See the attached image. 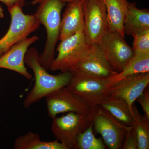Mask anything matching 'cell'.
Masks as SVG:
<instances>
[{
	"label": "cell",
	"instance_id": "6da1fadb",
	"mask_svg": "<svg viewBox=\"0 0 149 149\" xmlns=\"http://www.w3.org/2000/svg\"><path fill=\"white\" fill-rule=\"evenodd\" d=\"M39 56L38 51L32 48L28 49L24 57L25 64L32 70L35 77L34 86L23 101V106L25 108L66 87L72 76L70 72H61L56 75L49 74L40 64Z\"/></svg>",
	"mask_w": 149,
	"mask_h": 149
},
{
	"label": "cell",
	"instance_id": "7a4b0ae2",
	"mask_svg": "<svg viewBox=\"0 0 149 149\" xmlns=\"http://www.w3.org/2000/svg\"><path fill=\"white\" fill-rule=\"evenodd\" d=\"M35 13L47 31V40L42 53L39 56L40 64L50 69L54 59L56 45L59 40L61 13L65 3L61 0H45L39 4Z\"/></svg>",
	"mask_w": 149,
	"mask_h": 149
},
{
	"label": "cell",
	"instance_id": "3957f363",
	"mask_svg": "<svg viewBox=\"0 0 149 149\" xmlns=\"http://www.w3.org/2000/svg\"><path fill=\"white\" fill-rule=\"evenodd\" d=\"M70 72L71 78L65 87L90 106L99 108L110 95L104 79L75 68Z\"/></svg>",
	"mask_w": 149,
	"mask_h": 149
},
{
	"label": "cell",
	"instance_id": "277c9868",
	"mask_svg": "<svg viewBox=\"0 0 149 149\" xmlns=\"http://www.w3.org/2000/svg\"><path fill=\"white\" fill-rule=\"evenodd\" d=\"M48 115L53 118L60 113L74 112L94 122L99 108L89 106L66 87L62 88L46 97Z\"/></svg>",
	"mask_w": 149,
	"mask_h": 149
},
{
	"label": "cell",
	"instance_id": "5b68a950",
	"mask_svg": "<svg viewBox=\"0 0 149 149\" xmlns=\"http://www.w3.org/2000/svg\"><path fill=\"white\" fill-rule=\"evenodd\" d=\"M91 46L86 41L84 31H79L61 41L57 49V56L50 69L52 71L70 72L85 57Z\"/></svg>",
	"mask_w": 149,
	"mask_h": 149
},
{
	"label": "cell",
	"instance_id": "8992f818",
	"mask_svg": "<svg viewBox=\"0 0 149 149\" xmlns=\"http://www.w3.org/2000/svg\"><path fill=\"white\" fill-rule=\"evenodd\" d=\"M84 32L89 45H99L109 32L107 11L103 0L83 1Z\"/></svg>",
	"mask_w": 149,
	"mask_h": 149
},
{
	"label": "cell",
	"instance_id": "52a82bcc",
	"mask_svg": "<svg viewBox=\"0 0 149 149\" xmlns=\"http://www.w3.org/2000/svg\"><path fill=\"white\" fill-rule=\"evenodd\" d=\"M8 10L11 17L10 24L5 35L0 39V56L19 41L37 30L40 24L35 14H26L20 7L15 6Z\"/></svg>",
	"mask_w": 149,
	"mask_h": 149
},
{
	"label": "cell",
	"instance_id": "ba28073f",
	"mask_svg": "<svg viewBox=\"0 0 149 149\" xmlns=\"http://www.w3.org/2000/svg\"><path fill=\"white\" fill-rule=\"evenodd\" d=\"M88 119L70 112L53 118L51 130L56 140L67 149H78L77 141L80 133L93 124Z\"/></svg>",
	"mask_w": 149,
	"mask_h": 149
},
{
	"label": "cell",
	"instance_id": "9c48e42d",
	"mask_svg": "<svg viewBox=\"0 0 149 149\" xmlns=\"http://www.w3.org/2000/svg\"><path fill=\"white\" fill-rule=\"evenodd\" d=\"M105 57L115 72L123 70L133 57L134 50L125 37L116 32H109L98 45Z\"/></svg>",
	"mask_w": 149,
	"mask_h": 149
},
{
	"label": "cell",
	"instance_id": "30bf717a",
	"mask_svg": "<svg viewBox=\"0 0 149 149\" xmlns=\"http://www.w3.org/2000/svg\"><path fill=\"white\" fill-rule=\"evenodd\" d=\"M93 125L96 133L101 135L111 149H121L126 132L132 128L122 125L100 107Z\"/></svg>",
	"mask_w": 149,
	"mask_h": 149
},
{
	"label": "cell",
	"instance_id": "8fae6325",
	"mask_svg": "<svg viewBox=\"0 0 149 149\" xmlns=\"http://www.w3.org/2000/svg\"><path fill=\"white\" fill-rule=\"evenodd\" d=\"M39 40V37L35 35L25 37L15 43L0 56V68L12 70L31 80L32 76L25 66L24 57L29 47Z\"/></svg>",
	"mask_w": 149,
	"mask_h": 149
},
{
	"label": "cell",
	"instance_id": "7c38bea8",
	"mask_svg": "<svg viewBox=\"0 0 149 149\" xmlns=\"http://www.w3.org/2000/svg\"><path fill=\"white\" fill-rule=\"evenodd\" d=\"M149 84V72L137 73L125 77L109 89L110 95L124 100L132 107Z\"/></svg>",
	"mask_w": 149,
	"mask_h": 149
},
{
	"label": "cell",
	"instance_id": "4fadbf2b",
	"mask_svg": "<svg viewBox=\"0 0 149 149\" xmlns=\"http://www.w3.org/2000/svg\"><path fill=\"white\" fill-rule=\"evenodd\" d=\"M75 68L103 79L117 73L112 69L97 45H91L87 54Z\"/></svg>",
	"mask_w": 149,
	"mask_h": 149
},
{
	"label": "cell",
	"instance_id": "5bb4252c",
	"mask_svg": "<svg viewBox=\"0 0 149 149\" xmlns=\"http://www.w3.org/2000/svg\"><path fill=\"white\" fill-rule=\"evenodd\" d=\"M83 1L68 3L61 22L59 40H64L80 31H84Z\"/></svg>",
	"mask_w": 149,
	"mask_h": 149
},
{
	"label": "cell",
	"instance_id": "9a60e30c",
	"mask_svg": "<svg viewBox=\"0 0 149 149\" xmlns=\"http://www.w3.org/2000/svg\"><path fill=\"white\" fill-rule=\"evenodd\" d=\"M120 124L127 127H134L135 118L133 108L124 100L110 95L100 106Z\"/></svg>",
	"mask_w": 149,
	"mask_h": 149
},
{
	"label": "cell",
	"instance_id": "2e32d148",
	"mask_svg": "<svg viewBox=\"0 0 149 149\" xmlns=\"http://www.w3.org/2000/svg\"><path fill=\"white\" fill-rule=\"evenodd\" d=\"M106 8L109 32H116L125 37L124 23L128 11L127 0H103Z\"/></svg>",
	"mask_w": 149,
	"mask_h": 149
},
{
	"label": "cell",
	"instance_id": "e0dca14e",
	"mask_svg": "<svg viewBox=\"0 0 149 149\" xmlns=\"http://www.w3.org/2000/svg\"><path fill=\"white\" fill-rule=\"evenodd\" d=\"M149 72V52H134L133 57L121 72L104 79L109 89L125 77L137 74Z\"/></svg>",
	"mask_w": 149,
	"mask_h": 149
},
{
	"label": "cell",
	"instance_id": "ac0fdd59",
	"mask_svg": "<svg viewBox=\"0 0 149 149\" xmlns=\"http://www.w3.org/2000/svg\"><path fill=\"white\" fill-rule=\"evenodd\" d=\"M148 29H149V10L139 8L135 3H128L124 23L125 35L133 36Z\"/></svg>",
	"mask_w": 149,
	"mask_h": 149
},
{
	"label": "cell",
	"instance_id": "d6986e66",
	"mask_svg": "<svg viewBox=\"0 0 149 149\" xmlns=\"http://www.w3.org/2000/svg\"><path fill=\"white\" fill-rule=\"evenodd\" d=\"M13 148L14 149H67L58 140L43 141L38 134L31 132L17 137Z\"/></svg>",
	"mask_w": 149,
	"mask_h": 149
},
{
	"label": "cell",
	"instance_id": "ffe728a7",
	"mask_svg": "<svg viewBox=\"0 0 149 149\" xmlns=\"http://www.w3.org/2000/svg\"><path fill=\"white\" fill-rule=\"evenodd\" d=\"M132 108L135 118L134 126L137 135L139 149H149V119L145 115H142L136 106Z\"/></svg>",
	"mask_w": 149,
	"mask_h": 149
},
{
	"label": "cell",
	"instance_id": "44dd1931",
	"mask_svg": "<svg viewBox=\"0 0 149 149\" xmlns=\"http://www.w3.org/2000/svg\"><path fill=\"white\" fill-rule=\"evenodd\" d=\"M93 124L80 133L77 141L78 149H106L101 139L96 138L93 134Z\"/></svg>",
	"mask_w": 149,
	"mask_h": 149
},
{
	"label": "cell",
	"instance_id": "7402d4cb",
	"mask_svg": "<svg viewBox=\"0 0 149 149\" xmlns=\"http://www.w3.org/2000/svg\"><path fill=\"white\" fill-rule=\"evenodd\" d=\"M133 49L134 52H149V29L133 35Z\"/></svg>",
	"mask_w": 149,
	"mask_h": 149
},
{
	"label": "cell",
	"instance_id": "603a6c76",
	"mask_svg": "<svg viewBox=\"0 0 149 149\" xmlns=\"http://www.w3.org/2000/svg\"><path fill=\"white\" fill-rule=\"evenodd\" d=\"M121 149H139L137 135L134 127L130 128L126 132Z\"/></svg>",
	"mask_w": 149,
	"mask_h": 149
},
{
	"label": "cell",
	"instance_id": "cb8c5ba5",
	"mask_svg": "<svg viewBox=\"0 0 149 149\" xmlns=\"http://www.w3.org/2000/svg\"><path fill=\"white\" fill-rule=\"evenodd\" d=\"M142 107L144 115L149 119V91L148 88L145 89L141 95L136 100Z\"/></svg>",
	"mask_w": 149,
	"mask_h": 149
},
{
	"label": "cell",
	"instance_id": "d4e9b609",
	"mask_svg": "<svg viewBox=\"0 0 149 149\" xmlns=\"http://www.w3.org/2000/svg\"><path fill=\"white\" fill-rule=\"evenodd\" d=\"M0 2L4 4L8 9L15 6H18L22 8L25 4V0H0Z\"/></svg>",
	"mask_w": 149,
	"mask_h": 149
},
{
	"label": "cell",
	"instance_id": "484cf974",
	"mask_svg": "<svg viewBox=\"0 0 149 149\" xmlns=\"http://www.w3.org/2000/svg\"><path fill=\"white\" fill-rule=\"evenodd\" d=\"M44 1L45 0H33L30 4L32 5H36L39 4L40 3Z\"/></svg>",
	"mask_w": 149,
	"mask_h": 149
},
{
	"label": "cell",
	"instance_id": "4316f807",
	"mask_svg": "<svg viewBox=\"0 0 149 149\" xmlns=\"http://www.w3.org/2000/svg\"><path fill=\"white\" fill-rule=\"evenodd\" d=\"M5 17L4 12L2 6L0 3V18H3Z\"/></svg>",
	"mask_w": 149,
	"mask_h": 149
},
{
	"label": "cell",
	"instance_id": "83f0119b",
	"mask_svg": "<svg viewBox=\"0 0 149 149\" xmlns=\"http://www.w3.org/2000/svg\"><path fill=\"white\" fill-rule=\"evenodd\" d=\"M63 3H69L70 2L74 1H85V0H61Z\"/></svg>",
	"mask_w": 149,
	"mask_h": 149
}]
</instances>
